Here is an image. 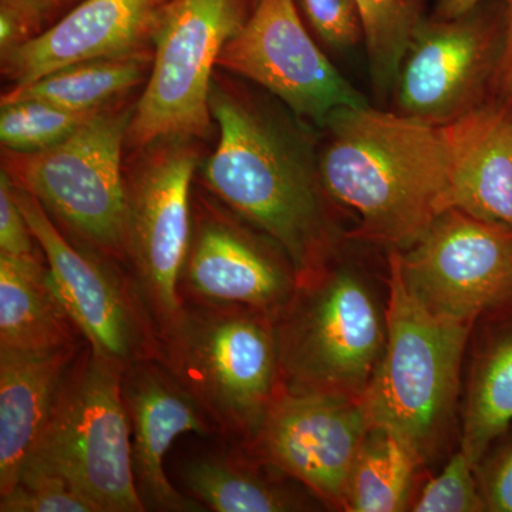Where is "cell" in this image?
I'll use <instances>...</instances> for the list:
<instances>
[{
	"instance_id": "cell-1",
	"label": "cell",
	"mask_w": 512,
	"mask_h": 512,
	"mask_svg": "<svg viewBox=\"0 0 512 512\" xmlns=\"http://www.w3.org/2000/svg\"><path fill=\"white\" fill-rule=\"evenodd\" d=\"M320 154L323 191L356 225L346 238L406 251L451 208L443 126L362 107L332 114Z\"/></svg>"
},
{
	"instance_id": "cell-2",
	"label": "cell",
	"mask_w": 512,
	"mask_h": 512,
	"mask_svg": "<svg viewBox=\"0 0 512 512\" xmlns=\"http://www.w3.org/2000/svg\"><path fill=\"white\" fill-rule=\"evenodd\" d=\"M210 107L220 138L202 167L208 190L284 249L298 282L315 274L342 252V234L305 144L218 83Z\"/></svg>"
},
{
	"instance_id": "cell-3",
	"label": "cell",
	"mask_w": 512,
	"mask_h": 512,
	"mask_svg": "<svg viewBox=\"0 0 512 512\" xmlns=\"http://www.w3.org/2000/svg\"><path fill=\"white\" fill-rule=\"evenodd\" d=\"M386 281V346L362 403L372 426L392 431L427 467L456 430L474 325L440 318L414 299L394 249L387 251Z\"/></svg>"
},
{
	"instance_id": "cell-4",
	"label": "cell",
	"mask_w": 512,
	"mask_h": 512,
	"mask_svg": "<svg viewBox=\"0 0 512 512\" xmlns=\"http://www.w3.org/2000/svg\"><path fill=\"white\" fill-rule=\"evenodd\" d=\"M286 392L362 399L387 339V292L342 252L296 285L274 320Z\"/></svg>"
},
{
	"instance_id": "cell-5",
	"label": "cell",
	"mask_w": 512,
	"mask_h": 512,
	"mask_svg": "<svg viewBox=\"0 0 512 512\" xmlns=\"http://www.w3.org/2000/svg\"><path fill=\"white\" fill-rule=\"evenodd\" d=\"M228 446L252 439L281 390L274 319L241 306L184 303L158 332L156 359Z\"/></svg>"
},
{
	"instance_id": "cell-6",
	"label": "cell",
	"mask_w": 512,
	"mask_h": 512,
	"mask_svg": "<svg viewBox=\"0 0 512 512\" xmlns=\"http://www.w3.org/2000/svg\"><path fill=\"white\" fill-rule=\"evenodd\" d=\"M124 369L84 343L23 467L62 477L97 512L147 511L134 477Z\"/></svg>"
},
{
	"instance_id": "cell-7",
	"label": "cell",
	"mask_w": 512,
	"mask_h": 512,
	"mask_svg": "<svg viewBox=\"0 0 512 512\" xmlns=\"http://www.w3.org/2000/svg\"><path fill=\"white\" fill-rule=\"evenodd\" d=\"M133 110L99 113L62 143L9 153L8 173L42 204L66 237L128 269V184L121 171Z\"/></svg>"
},
{
	"instance_id": "cell-8",
	"label": "cell",
	"mask_w": 512,
	"mask_h": 512,
	"mask_svg": "<svg viewBox=\"0 0 512 512\" xmlns=\"http://www.w3.org/2000/svg\"><path fill=\"white\" fill-rule=\"evenodd\" d=\"M247 20V0L161 3L150 33L153 70L133 109L127 131L130 146L210 134L212 70Z\"/></svg>"
},
{
	"instance_id": "cell-9",
	"label": "cell",
	"mask_w": 512,
	"mask_h": 512,
	"mask_svg": "<svg viewBox=\"0 0 512 512\" xmlns=\"http://www.w3.org/2000/svg\"><path fill=\"white\" fill-rule=\"evenodd\" d=\"M15 195L53 289L93 352L124 367L156 359L157 326L126 266L70 241L42 204L18 184Z\"/></svg>"
},
{
	"instance_id": "cell-10",
	"label": "cell",
	"mask_w": 512,
	"mask_h": 512,
	"mask_svg": "<svg viewBox=\"0 0 512 512\" xmlns=\"http://www.w3.org/2000/svg\"><path fill=\"white\" fill-rule=\"evenodd\" d=\"M396 255L407 291L440 318L476 325L512 303V229L503 225L448 208Z\"/></svg>"
},
{
	"instance_id": "cell-11",
	"label": "cell",
	"mask_w": 512,
	"mask_h": 512,
	"mask_svg": "<svg viewBox=\"0 0 512 512\" xmlns=\"http://www.w3.org/2000/svg\"><path fill=\"white\" fill-rule=\"evenodd\" d=\"M370 427L362 399L279 390L244 453L345 511L350 471Z\"/></svg>"
},
{
	"instance_id": "cell-12",
	"label": "cell",
	"mask_w": 512,
	"mask_h": 512,
	"mask_svg": "<svg viewBox=\"0 0 512 512\" xmlns=\"http://www.w3.org/2000/svg\"><path fill=\"white\" fill-rule=\"evenodd\" d=\"M503 46V15L483 2L454 19H423L396 80L397 109L434 126L484 103Z\"/></svg>"
},
{
	"instance_id": "cell-13",
	"label": "cell",
	"mask_w": 512,
	"mask_h": 512,
	"mask_svg": "<svg viewBox=\"0 0 512 512\" xmlns=\"http://www.w3.org/2000/svg\"><path fill=\"white\" fill-rule=\"evenodd\" d=\"M217 66L259 84L319 126L340 109L369 104L315 45L295 0H259Z\"/></svg>"
},
{
	"instance_id": "cell-14",
	"label": "cell",
	"mask_w": 512,
	"mask_h": 512,
	"mask_svg": "<svg viewBox=\"0 0 512 512\" xmlns=\"http://www.w3.org/2000/svg\"><path fill=\"white\" fill-rule=\"evenodd\" d=\"M197 167V153L175 144L151 158L128 185V271L158 332L184 306L178 284L191 245V183Z\"/></svg>"
},
{
	"instance_id": "cell-15",
	"label": "cell",
	"mask_w": 512,
	"mask_h": 512,
	"mask_svg": "<svg viewBox=\"0 0 512 512\" xmlns=\"http://www.w3.org/2000/svg\"><path fill=\"white\" fill-rule=\"evenodd\" d=\"M298 278L284 249L231 210L192 218L190 251L178 292L184 303L241 306L276 319Z\"/></svg>"
},
{
	"instance_id": "cell-16",
	"label": "cell",
	"mask_w": 512,
	"mask_h": 512,
	"mask_svg": "<svg viewBox=\"0 0 512 512\" xmlns=\"http://www.w3.org/2000/svg\"><path fill=\"white\" fill-rule=\"evenodd\" d=\"M121 393L131 427L134 477L146 510L205 511L194 498L171 484L164 461L171 444L181 434L220 437L215 424L154 359L141 360L124 369Z\"/></svg>"
},
{
	"instance_id": "cell-17",
	"label": "cell",
	"mask_w": 512,
	"mask_h": 512,
	"mask_svg": "<svg viewBox=\"0 0 512 512\" xmlns=\"http://www.w3.org/2000/svg\"><path fill=\"white\" fill-rule=\"evenodd\" d=\"M163 0H84L52 28L2 52V72L23 86L72 64L138 52Z\"/></svg>"
},
{
	"instance_id": "cell-18",
	"label": "cell",
	"mask_w": 512,
	"mask_h": 512,
	"mask_svg": "<svg viewBox=\"0 0 512 512\" xmlns=\"http://www.w3.org/2000/svg\"><path fill=\"white\" fill-rule=\"evenodd\" d=\"M443 130L451 208L512 229V107L485 100Z\"/></svg>"
},
{
	"instance_id": "cell-19",
	"label": "cell",
	"mask_w": 512,
	"mask_h": 512,
	"mask_svg": "<svg viewBox=\"0 0 512 512\" xmlns=\"http://www.w3.org/2000/svg\"><path fill=\"white\" fill-rule=\"evenodd\" d=\"M84 343L32 352L0 348V495L18 484Z\"/></svg>"
},
{
	"instance_id": "cell-20",
	"label": "cell",
	"mask_w": 512,
	"mask_h": 512,
	"mask_svg": "<svg viewBox=\"0 0 512 512\" xmlns=\"http://www.w3.org/2000/svg\"><path fill=\"white\" fill-rule=\"evenodd\" d=\"M512 424V303L478 319L468 345L460 448L474 463Z\"/></svg>"
},
{
	"instance_id": "cell-21",
	"label": "cell",
	"mask_w": 512,
	"mask_h": 512,
	"mask_svg": "<svg viewBox=\"0 0 512 512\" xmlns=\"http://www.w3.org/2000/svg\"><path fill=\"white\" fill-rule=\"evenodd\" d=\"M181 481L185 494L215 512L319 511L325 507L308 488L237 446L187 461Z\"/></svg>"
},
{
	"instance_id": "cell-22",
	"label": "cell",
	"mask_w": 512,
	"mask_h": 512,
	"mask_svg": "<svg viewBox=\"0 0 512 512\" xmlns=\"http://www.w3.org/2000/svg\"><path fill=\"white\" fill-rule=\"evenodd\" d=\"M83 340L53 289L49 268L0 254V348L32 352Z\"/></svg>"
},
{
	"instance_id": "cell-23",
	"label": "cell",
	"mask_w": 512,
	"mask_h": 512,
	"mask_svg": "<svg viewBox=\"0 0 512 512\" xmlns=\"http://www.w3.org/2000/svg\"><path fill=\"white\" fill-rule=\"evenodd\" d=\"M423 468L396 434L370 424L350 471L345 512L410 511Z\"/></svg>"
},
{
	"instance_id": "cell-24",
	"label": "cell",
	"mask_w": 512,
	"mask_h": 512,
	"mask_svg": "<svg viewBox=\"0 0 512 512\" xmlns=\"http://www.w3.org/2000/svg\"><path fill=\"white\" fill-rule=\"evenodd\" d=\"M147 64L148 57L141 52L72 64L13 87L3 94L2 103L37 100L74 113H97L107 101L136 86Z\"/></svg>"
},
{
	"instance_id": "cell-25",
	"label": "cell",
	"mask_w": 512,
	"mask_h": 512,
	"mask_svg": "<svg viewBox=\"0 0 512 512\" xmlns=\"http://www.w3.org/2000/svg\"><path fill=\"white\" fill-rule=\"evenodd\" d=\"M369 56L370 76L380 93L396 86L404 55L423 18L419 0H356Z\"/></svg>"
},
{
	"instance_id": "cell-26",
	"label": "cell",
	"mask_w": 512,
	"mask_h": 512,
	"mask_svg": "<svg viewBox=\"0 0 512 512\" xmlns=\"http://www.w3.org/2000/svg\"><path fill=\"white\" fill-rule=\"evenodd\" d=\"M97 113H74L37 100L2 103L0 140L9 153H39L62 143Z\"/></svg>"
},
{
	"instance_id": "cell-27",
	"label": "cell",
	"mask_w": 512,
	"mask_h": 512,
	"mask_svg": "<svg viewBox=\"0 0 512 512\" xmlns=\"http://www.w3.org/2000/svg\"><path fill=\"white\" fill-rule=\"evenodd\" d=\"M413 512H485L476 463L458 447L437 476L414 495Z\"/></svg>"
},
{
	"instance_id": "cell-28",
	"label": "cell",
	"mask_w": 512,
	"mask_h": 512,
	"mask_svg": "<svg viewBox=\"0 0 512 512\" xmlns=\"http://www.w3.org/2000/svg\"><path fill=\"white\" fill-rule=\"evenodd\" d=\"M0 512H97L72 485L55 474L23 470L18 484L0 495Z\"/></svg>"
},
{
	"instance_id": "cell-29",
	"label": "cell",
	"mask_w": 512,
	"mask_h": 512,
	"mask_svg": "<svg viewBox=\"0 0 512 512\" xmlns=\"http://www.w3.org/2000/svg\"><path fill=\"white\" fill-rule=\"evenodd\" d=\"M476 476L485 512H512V424L477 461Z\"/></svg>"
},
{
	"instance_id": "cell-30",
	"label": "cell",
	"mask_w": 512,
	"mask_h": 512,
	"mask_svg": "<svg viewBox=\"0 0 512 512\" xmlns=\"http://www.w3.org/2000/svg\"><path fill=\"white\" fill-rule=\"evenodd\" d=\"M301 3L312 28L333 49H349L363 36L356 0H301Z\"/></svg>"
},
{
	"instance_id": "cell-31",
	"label": "cell",
	"mask_w": 512,
	"mask_h": 512,
	"mask_svg": "<svg viewBox=\"0 0 512 512\" xmlns=\"http://www.w3.org/2000/svg\"><path fill=\"white\" fill-rule=\"evenodd\" d=\"M36 238L15 195L8 171L0 175V254L22 261H42L35 248Z\"/></svg>"
},
{
	"instance_id": "cell-32",
	"label": "cell",
	"mask_w": 512,
	"mask_h": 512,
	"mask_svg": "<svg viewBox=\"0 0 512 512\" xmlns=\"http://www.w3.org/2000/svg\"><path fill=\"white\" fill-rule=\"evenodd\" d=\"M64 0H2L0 2V47L19 45L39 29L52 10Z\"/></svg>"
},
{
	"instance_id": "cell-33",
	"label": "cell",
	"mask_w": 512,
	"mask_h": 512,
	"mask_svg": "<svg viewBox=\"0 0 512 512\" xmlns=\"http://www.w3.org/2000/svg\"><path fill=\"white\" fill-rule=\"evenodd\" d=\"M503 15V46L490 92L495 100L512 107V0H500Z\"/></svg>"
},
{
	"instance_id": "cell-34",
	"label": "cell",
	"mask_w": 512,
	"mask_h": 512,
	"mask_svg": "<svg viewBox=\"0 0 512 512\" xmlns=\"http://www.w3.org/2000/svg\"><path fill=\"white\" fill-rule=\"evenodd\" d=\"M483 0H439L434 18L454 19L480 5Z\"/></svg>"
},
{
	"instance_id": "cell-35",
	"label": "cell",
	"mask_w": 512,
	"mask_h": 512,
	"mask_svg": "<svg viewBox=\"0 0 512 512\" xmlns=\"http://www.w3.org/2000/svg\"><path fill=\"white\" fill-rule=\"evenodd\" d=\"M252 2H254V3H255V5H256V3H258V2H259V0H252Z\"/></svg>"
}]
</instances>
